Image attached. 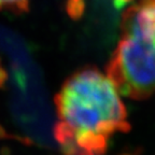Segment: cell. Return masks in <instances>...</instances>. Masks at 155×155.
Returning a JSON list of instances; mask_svg holds the SVG:
<instances>
[{
  "mask_svg": "<svg viewBox=\"0 0 155 155\" xmlns=\"http://www.w3.org/2000/svg\"><path fill=\"white\" fill-rule=\"evenodd\" d=\"M68 16L73 21H79L83 16L85 11L84 0H67L65 5Z\"/></svg>",
  "mask_w": 155,
  "mask_h": 155,
  "instance_id": "277c9868",
  "label": "cell"
},
{
  "mask_svg": "<svg viewBox=\"0 0 155 155\" xmlns=\"http://www.w3.org/2000/svg\"><path fill=\"white\" fill-rule=\"evenodd\" d=\"M54 102V137L65 155H102L115 134L130 128L119 91L95 67L72 73Z\"/></svg>",
  "mask_w": 155,
  "mask_h": 155,
  "instance_id": "6da1fadb",
  "label": "cell"
},
{
  "mask_svg": "<svg viewBox=\"0 0 155 155\" xmlns=\"http://www.w3.org/2000/svg\"><path fill=\"white\" fill-rule=\"evenodd\" d=\"M107 75L120 94L141 100L155 93V36L141 41L120 36L106 67Z\"/></svg>",
  "mask_w": 155,
  "mask_h": 155,
  "instance_id": "7a4b0ae2",
  "label": "cell"
},
{
  "mask_svg": "<svg viewBox=\"0 0 155 155\" xmlns=\"http://www.w3.org/2000/svg\"><path fill=\"white\" fill-rule=\"evenodd\" d=\"M11 11L22 14L29 11V0H0V11Z\"/></svg>",
  "mask_w": 155,
  "mask_h": 155,
  "instance_id": "3957f363",
  "label": "cell"
},
{
  "mask_svg": "<svg viewBox=\"0 0 155 155\" xmlns=\"http://www.w3.org/2000/svg\"><path fill=\"white\" fill-rule=\"evenodd\" d=\"M8 80V72L5 68L0 66V88L5 86V82Z\"/></svg>",
  "mask_w": 155,
  "mask_h": 155,
  "instance_id": "5b68a950",
  "label": "cell"
},
{
  "mask_svg": "<svg viewBox=\"0 0 155 155\" xmlns=\"http://www.w3.org/2000/svg\"><path fill=\"white\" fill-rule=\"evenodd\" d=\"M122 1H124V2L127 3V2H128V1H130V0H122Z\"/></svg>",
  "mask_w": 155,
  "mask_h": 155,
  "instance_id": "8992f818",
  "label": "cell"
}]
</instances>
